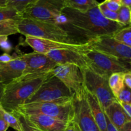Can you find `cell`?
I'll list each match as a JSON object with an SVG mask.
<instances>
[{
    "label": "cell",
    "instance_id": "12",
    "mask_svg": "<svg viewBox=\"0 0 131 131\" xmlns=\"http://www.w3.org/2000/svg\"><path fill=\"white\" fill-rule=\"evenodd\" d=\"M74 106L75 120L81 131H100L91 113L86 93L81 97H74Z\"/></svg>",
    "mask_w": 131,
    "mask_h": 131
},
{
    "label": "cell",
    "instance_id": "3",
    "mask_svg": "<svg viewBox=\"0 0 131 131\" xmlns=\"http://www.w3.org/2000/svg\"><path fill=\"white\" fill-rule=\"evenodd\" d=\"M19 33L67 43H81L72 38L70 33L56 24L23 19L19 22Z\"/></svg>",
    "mask_w": 131,
    "mask_h": 131
},
{
    "label": "cell",
    "instance_id": "15",
    "mask_svg": "<svg viewBox=\"0 0 131 131\" xmlns=\"http://www.w3.org/2000/svg\"><path fill=\"white\" fill-rule=\"evenodd\" d=\"M26 63L20 54L14 55V59L6 63H0V79L6 84L23 75Z\"/></svg>",
    "mask_w": 131,
    "mask_h": 131
},
{
    "label": "cell",
    "instance_id": "5",
    "mask_svg": "<svg viewBox=\"0 0 131 131\" xmlns=\"http://www.w3.org/2000/svg\"><path fill=\"white\" fill-rule=\"evenodd\" d=\"M15 111L24 115L41 114L66 123L75 120L74 99L72 101L62 103L34 102L24 104Z\"/></svg>",
    "mask_w": 131,
    "mask_h": 131
},
{
    "label": "cell",
    "instance_id": "19",
    "mask_svg": "<svg viewBox=\"0 0 131 131\" xmlns=\"http://www.w3.org/2000/svg\"><path fill=\"white\" fill-rule=\"evenodd\" d=\"M99 4V3L95 0H64L65 8H69L82 12L98 6Z\"/></svg>",
    "mask_w": 131,
    "mask_h": 131
},
{
    "label": "cell",
    "instance_id": "22",
    "mask_svg": "<svg viewBox=\"0 0 131 131\" xmlns=\"http://www.w3.org/2000/svg\"><path fill=\"white\" fill-rule=\"evenodd\" d=\"M0 117L5 120L9 125L10 127L14 129L15 131H22L20 123L14 114L6 111L0 104Z\"/></svg>",
    "mask_w": 131,
    "mask_h": 131
},
{
    "label": "cell",
    "instance_id": "17",
    "mask_svg": "<svg viewBox=\"0 0 131 131\" xmlns=\"http://www.w3.org/2000/svg\"><path fill=\"white\" fill-rule=\"evenodd\" d=\"M104 113L110 122L118 131L126 123L131 121V118L128 116L118 101L110 105L105 109Z\"/></svg>",
    "mask_w": 131,
    "mask_h": 131
},
{
    "label": "cell",
    "instance_id": "21",
    "mask_svg": "<svg viewBox=\"0 0 131 131\" xmlns=\"http://www.w3.org/2000/svg\"><path fill=\"white\" fill-rule=\"evenodd\" d=\"M20 20H9L0 21V37L19 33L18 25Z\"/></svg>",
    "mask_w": 131,
    "mask_h": 131
},
{
    "label": "cell",
    "instance_id": "32",
    "mask_svg": "<svg viewBox=\"0 0 131 131\" xmlns=\"http://www.w3.org/2000/svg\"><path fill=\"white\" fill-rule=\"evenodd\" d=\"M63 131H81V130L79 129L78 124L74 120V121L70 122L68 124L67 126Z\"/></svg>",
    "mask_w": 131,
    "mask_h": 131
},
{
    "label": "cell",
    "instance_id": "42",
    "mask_svg": "<svg viewBox=\"0 0 131 131\" xmlns=\"http://www.w3.org/2000/svg\"><path fill=\"white\" fill-rule=\"evenodd\" d=\"M129 66H130V69H131V63H129Z\"/></svg>",
    "mask_w": 131,
    "mask_h": 131
},
{
    "label": "cell",
    "instance_id": "2",
    "mask_svg": "<svg viewBox=\"0 0 131 131\" xmlns=\"http://www.w3.org/2000/svg\"><path fill=\"white\" fill-rule=\"evenodd\" d=\"M52 75L51 72L26 74L7 83L5 85L0 104L10 113L17 111Z\"/></svg>",
    "mask_w": 131,
    "mask_h": 131
},
{
    "label": "cell",
    "instance_id": "41",
    "mask_svg": "<svg viewBox=\"0 0 131 131\" xmlns=\"http://www.w3.org/2000/svg\"><path fill=\"white\" fill-rule=\"evenodd\" d=\"M6 1L7 0H0V8L6 6Z\"/></svg>",
    "mask_w": 131,
    "mask_h": 131
},
{
    "label": "cell",
    "instance_id": "36",
    "mask_svg": "<svg viewBox=\"0 0 131 131\" xmlns=\"http://www.w3.org/2000/svg\"><path fill=\"white\" fill-rule=\"evenodd\" d=\"M9 127L8 124L0 117V131H6Z\"/></svg>",
    "mask_w": 131,
    "mask_h": 131
},
{
    "label": "cell",
    "instance_id": "38",
    "mask_svg": "<svg viewBox=\"0 0 131 131\" xmlns=\"http://www.w3.org/2000/svg\"><path fill=\"white\" fill-rule=\"evenodd\" d=\"M119 131H131V121L126 123Z\"/></svg>",
    "mask_w": 131,
    "mask_h": 131
},
{
    "label": "cell",
    "instance_id": "27",
    "mask_svg": "<svg viewBox=\"0 0 131 131\" xmlns=\"http://www.w3.org/2000/svg\"><path fill=\"white\" fill-rule=\"evenodd\" d=\"M117 22L125 27L126 26H131V9L122 5L118 12Z\"/></svg>",
    "mask_w": 131,
    "mask_h": 131
},
{
    "label": "cell",
    "instance_id": "33",
    "mask_svg": "<svg viewBox=\"0 0 131 131\" xmlns=\"http://www.w3.org/2000/svg\"><path fill=\"white\" fill-rule=\"evenodd\" d=\"M13 59H14V55L11 56L9 54L4 52L3 54L0 55V63H6L12 61Z\"/></svg>",
    "mask_w": 131,
    "mask_h": 131
},
{
    "label": "cell",
    "instance_id": "40",
    "mask_svg": "<svg viewBox=\"0 0 131 131\" xmlns=\"http://www.w3.org/2000/svg\"><path fill=\"white\" fill-rule=\"evenodd\" d=\"M5 84L2 83L1 79H0V101L1 99V97H2L3 93L4 91V88H5Z\"/></svg>",
    "mask_w": 131,
    "mask_h": 131
},
{
    "label": "cell",
    "instance_id": "29",
    "mask_svg": "<svg viewBox=\"0 0 131 131\" xmlns=\"http://www.w3.org/2000/svg\"><path fill=\"white\" fill-rule=\"evenodd\" d=\"M119 102L129 104L131 105V89L124 85V88L116 97Z\"/></svg>",
    "mask_w": 131,
    "mask_h": 131
},
{
    "label": "cell",
    "instance_id": "10",
    "mask_svg": "<svg viewBox=\"0 0 131 131\" xmlns=\"http://www.w3.org/2000/svg\"><path fill=\"white\" fill-rule=\"evenodd\" d=\"M88 49L98 51L131 63V47L118 42L113 37H102L88 42Z\"/></svg>",
    "mask_w": 131,
    "mask_h": 131
},
{
    "label": "cell",
    "instance_id": "37",
    "mask_svg": "<svg viewBox=\"0 0 131 131\" xmlns=\"http://www.w3.org/2000/svg\"><path fill=\"white\" fill-rule=\"evenodd\" d=\"M106 122H107V131H118V129L114 126L113 124L110 122L107 116H106Z\"/></svg>",
    "mask_w": 131,
    "mask_h": 131
},
{
    "label": "cell",
    "instance_id": "13",
    "mask_svg": "<svg viewBox=\"0 0 131 131\" xmlns=\"http://www.w3.org/2000/svg\"><path fill=\"white\" fill-rule=\"evenodd\" d=\"M26 63V68L23 75L51 72L57 65L46 54L36 52L20 54Z\"/></svg>",
    "mask_w": 131,
    "mask_h": 131
},
{
    "label": "cell",
    "instance_id": "30",
    "mask_svg": "<svg viewBox=\"0 0 131 131\" xmlns=\"http://www.w3.org/2000/svg\"><path fill=\"white\" fill-rule=\"evenodd\" d=\"M104 3L109 10L115 12H118L122 6L121 0H106Z\"/></svg>",
    "mask_w": 131,
    "mask_h": 131
},
{
    "label": "cell",
    "instance_id": "6",
    "mask_svg": "<svg viewBox=\"0 0 131 131\" xmlns=\"http://www.w3.org/2000/svg\"><path fill=\"white\" fill-rule=\"evenodd\" d=\"M74 95L58 78L52 74L42 83L35 93L25 104L34 102L62 103L72 101Z\"/></svg>",
    "mask_w": 131,
    "mask_h": 131
},
{
    "label": "cell",
    "instance_id": "25",
    "mask_svg": "<svg viewBox=\"0 0 131 131\" xmlns=\"http://www.w3.org/2000/svg\"><path fill=\"white\" fill-rule=\"evenodd\" d=\"M33 1L34 0H7L6 6L15 9L22 15Z\"/></svg>",
    "mask_w": 131,
    "mask_h": 131
},
{
    "label": "cell",
    "instance_id": "24",
    "mask_svg": "<svg viewBox=\"0 0 131 131\" xmlns=\"http://www.w3.org/2000/svg\"><path fill=\"white\" fill-rule=\"evenodd\" d=\"M113 37L123 44L131 47V26L125 27L120 29Z\"/></svg>",
    "mask_w": 131,
    "mask_h": 131
},
{
    "label": "cell",
    "instance_id": "4",
    "mask_svg": "<svg viewBox=\"0 0 131 131\" xmlns=\"http://www.w3.org/2000/svg\"><path fill=\"white\" fill-rule=\"evenodd\" d=\"M64 0H34L22 14L23 19L51 23L60 26L67 23L62 14Z\"/></svg>",
    "mask_w": 131,
    "mask_h": 131
},
{
    "label": "cell",
    "instance_id": "18",
    "mask_svg": "<svg viewBox=\"0 0 131 131\" xmlns=\"http://www.w3.org/2000/svg\"><path fill=\"white\" fill-rule=\"evenodd\" d=\"M86 97L92 116L100 131H107L106 115L104 113V110L100 104L97 99L87 91L86 92Z\"/></svg>",
    "mask_w": 131,
    "mask_h": 131
},
{
    "label": "cell",
    "instance_id": "34",
    "mask_svg": "<svg viewBox=\"0 0 131 131\" xmlns=\"http://www.w3.org/2000/svg\"><path fill=\"white\" fill-rule=\"evenodd\" d=\"M124 84L131 89V69L124 74Z\"/></svg>",
    "mask_w": 131,
    "mask_h": 131
},
{
    "label": "cell",
    "instance_id": "39",
    "mask_svg": "<svg viewBox=\"0 0 131 131\" xmlns=\"http://www.w3.org/2000/svg\"><path fill=\"white\" fill-rule=\"evenodd\" d=\"M121 4L123 6L131 9V0H121Z\"/></svg>",
    "mask_w": 131,
    "mask_h": 131
},
{
    "label": "cell",
    "instance_id": "16",
    "mask_svg": "<svg viewBox=\"0 0 131 131\" xmlns=\"http://www.w3.org/2000/svg\"><path fill=\"white\" fill-rule=\"evenodd\" d=\"M25 116L42 131H63L69 124L41 114H33Z\"/></svg>",
    "mask_w": 131,
    "mask_h": 131
},
{
    "label": "cell",
    "instance_id": "28",
    "mask_svg": "<svg viewBox=\"0 0 131 131\" xmlns=\"http://www.w3.org/2000/svg\"><path fill=\"white\" fill-rule=\"evenodd\" d=\"M98 6L101 14H102L104 17L108 19V20H111V21L117 22L118 12H115L111 11V10H109L106 7L104 2L99 4Z\"/></svg>",
    "mask_w": 131,
    "mask_h": 131
},
{
    "label": "cell",
    "instance_id": "11",
    "mask_svg": "<svg viewBox=\"0 0 131 131\" xmlns=\"http://www.w3.org/2000/svg\"><path fill=\"white\" fill-rule=\"evenodd\" d=\"M24 42L32 48L34 52L43 54H47L50 51L59 49H70L83 52L88 49V42L67 43L30 36H26Z\"/></svg>",
    "mask_w": 131,
    "mask_h": 131
},
{
    "label": "cell",
    "instance_id": "26",
    "mask_svg": "<svg viewBox=\"0 0 131 131\" xmlns=\"http://www.w3.org/2000/svg\"><path fill=\"white\" fill-rule=\"evenodd\" d=\"M12 113L14 114L17 118L18 120L20 123V127H21L22 131H42L37 127H36L33 123L31 122L25 115H23L17 111H14Z\"/></svg>",
    "mask_w": 131,
    "mask_h": 131
},
{
    "label": "cell",
    "instance_id": "35",
    "mask_svg": "<svg viewBox=\"0 0 131 131\" xmlns=\"http://www.w3.org/2000/svg\"><path fill=\"white\" fill-rule=\"evenodd\" d=\"M120 103L121 106H122L123 108H124V110H125L126 113L127 114L128 116L131 118V105L129 104L123 103V102H120Z\"/></svg>",
    "mask_w": 131,
    "mask_h": 131
},
{
    "label": "cell",
    "instance_id": "23",
    "mask_svg": "<svg viewBox=\"0 0 131 131\" xmlns=\"http://www.w3.org/2000/svg\"><path fill=\"white\" fill-rule=\"evenodd\" d=\"M23 19L22 15L15 9L4 6L0 8V21L14 20H20Z\"/></svg>",
    "mask_w": 131,
    "mask_h": 131
},
{
    "label": "cell",
    "instance_id": "31",
    "mask_svg": "<svg viewBox=\"0 0 131 131\" xmlns=\"http://www.w3.org/2000/svg\"><path fill=\"white\" fill-rule=\"evenodd\" d=\"M0 48L5 51V53L9 54L12 50V45L8 40V37L1 36L0 37Z\"/></svg>",
    "mask_w": 131,
    "mask_h": 131
},
{
    "label": "cell",
    "instance_id": "20",
    "mask_svg": "<svg viewBox=\"0 0 131 131\" xmlns=\"http://www.w3.org/2000/svg\"><path fill=\"white\" fill-rule=\"evenodd\" d=\"M124 74L123 72H116L111 74L109 78L108 83L110 88L115 97H117L124 86Z\"/></svg>",
    "mask_w": 131,
    "mask_h": 131
},
{
    "label": "cell",
    "instance_id": "9",
    "mask_svg": "<svg viewBox=\"0 0 131 131\" xmlns=\"http://www.w3.org/2000/svg\"><path fill=\"white\" fill-rule=\"evenodd\" d=\"M51 73L64 83L74 97H81L86 93L83 73L79 67L72 64L57 65Z\"/></svg>",
    "mask_w": 131,
    "mask_h": 131
},
{
    "label": "cell",
    "instance_id": "8",
    "mask_svg": "<svg viewBox=\"0 0 131 131\" xmlns=\"http://www.w3.org/2000/svg\"><path fill=\"white\" fill-rule=\"evenodd\" d=\"M85 90L97 99L103 110L118 101L110 88L109 78L101 75L88 67L82 69Z\"/></svg>",
    "mask_w": 131,
    "mask_h": 131
},
{
    "label": "cell",
    "instance_id": "7",
    "mask_svg": "<svg viewBox=\"0 0 131 131\" xmlns=\"http://www.w3.org/2000/svg\"><path fill=\"white\" fill-rule=\"evenodd\" d=\"M84 54L88 61L87 67L101 75L110 78L114 73H126L130 70L129 64L102 52L87 49Z\"/></svg>",
    "mask_w": 131,
    "mask_h": 131
},
{
    "label": "cell",
    "instance_id": "14",
    "mask_svg": "<svg viewBox=\"0 0 131 131\" xmlns=\"http://www.w3.org/2000/svg\"><path fill=\"white\" fill-rule=\"evenodd\" d=\"M84 52L70 49H59L50 51L46 55L57 65L72 64L82 69L88 67V61Z\"/></svg>",
    "mask_w": 131,
    "mask_h": 131
},
{
    "label": "cell",
    "instance_id": "1",
    "mask_svg": "<svg viewBox=\"0 0 131 131\" xmlns=\"http://www.w3.org/2000/svg\"><path fill=\"white\" fill-rule=\"evenodd\" d=\"M62 14L67 20L65 25H69L72 29L79 31L89 40L102 37H113L120 29L125 28L118 22L104 17L98 6L84 12L64 8Z\"/></svg>",
    "mask_w": 131,
    "mask_h": 131
}]
</instances>
